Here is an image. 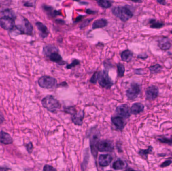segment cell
<instances>
[{
  "mask_svg": "<svg viewBox=\"0 0 172 171\" xmlns=\"http://www.w3.org/2000/svg\"><path fill=\"white\" fill-rule=\"evenodd\" d=\"M14 25L15 21L12 18L3 17L0 19V26L5 30H12Z\"/></svg>",
  "mask_w": 172,
  "mask_h": 171,
  "instance_id": "cell-11",
  "label": "cell"
},
{
  "mask_svg": "<svg viewBox=\"0 0 172 171\" xmlns=\"http://www.w3.org/2000/svg\"><path fill=\"white\" fill-rule=\"evenodd\" d=\"M158 141L162 143H167L169 145L172 144V136H171L170 138H167V137H162L160 139H158Z\"/></svg>",
  "mask_w": 172,
  "mask_h": 171,
  "instance_id": "cell-30",
  "label": "cell"
},
{
  "mask_svg": "<svg viewBox=\"0 0 172 171\" xmlns=\"http://www.w3.org/2000/svg\"><path fill=\"white\" fill-rule=\"evenodd\" d=\"M158 88L155 86H149L145 92L146 100H155L158 96Z\"/></svg>",
  "mask_w": 172,
  "mask_h": 171,
  "instance_id": "cell-12",
  "label": "cell"
},
{
  "mask_svg": "<svg viewBox=\"0 0 172 171\" xmlns=\"http://www.w3.org/2000/svg\"><path fill=\"white\" fill-rule=\"evenodd\" d=\"M84 17V16H80L79 17H78L77 18H76L75 22H79L80 20H81Z\"/></svg>",
  "mask_w": 172,
  "mask_h": 171,
  "instance_id": "cell-41",
  "label": "cell"
},
{
  "mask_svg": "<svg viewBox=\"0 0 172 171\" xmlns=\"http://www.w3.org/2000/svg\"><path fill=\"white\" fill-rule=\"evenodd\" d=\"M150 72L152 74L158 73L162 69V67L159 64H156L149 67Z\"/></svg>",
  "mask_w": 172,
  "mask_h": 171,
  "instance_id": "cell-27",
  "label": "cell"
},
{
  "mask_svg": "<svg viewBox=\"0 0 172 171\" xmlns=\"http://www.w3.org/2000/svg\"><path fill=\"white\" fill-rule=\"evenodd\" d=\"M41 103L44 108L52 113H56L60 108L59 102L54 96H46L42 100Z\"/></svg>",
  "mask_w": 172,
  "mask_h": 171,
  "instance_id": "cell-3",
  "label": "cell"
},
{
  "mask_svg": "<svg viewBox=\"0 0 172 171\" xmlns=\"http://www.w3.org/2000/svg\"><path fill=\"white\" fill-rule=\"evenodd\" d=\"M42 9L44 11L46 12V14L51 18H54L56 17V16L61 15V12L55 10L52 6L44 5L42 6Z\"/></svg>",
  "mask_w": 172,
  "mask_h": 171,
  "instance_id": "cell-16",
  "label": "cell"
},
{
  "mask_svg": "<svg viewBox=\"0 0 172 171\" xmlns=\"http://www.w3.org/2000/svg\"><path fill=\"white\" fill-rule=\"evenodd\" d=\"M112 13L123 22H126L133 16V12L128 6H116L112 8Z\"/></svg>",
  "mask_w": 172,
  "mask_h": 171,
  "instance_id": "cell-2",
  "label": "cell"
},
{
  "mask_svg": "<svg viewBox=\"0 0 172 171\" xmlns=\"http://www.w3.org/2000/svg\"><path fill=\"white\" fill-rule=\"evenodd\" d=\"M108 24V22L105 19H100L98 20H96L93 23L92 25V29H97L100 28H103L107 26Z\"/></svg>",
  "mask_w": 172,
  "mask_h": 171,
  "instance_id": "cell-20",
  "label": "cell"
},
{
  "mask_svg": "<svg viewBox=\"0 0 172 171\" xmlns=\"http://www.w3.org/2000/svg\"><path fill=\"white\" fill-rule=\"evenodd\" d=\"M150 27L152 29H160L162 28L164 24L161 22H158L156 20H151L150 22Z\"/></svg>",
  "mask_w": 172,
  "mask_h": 171,
  "instance_id": "cell-25",
  "label": "cell"
},
{
  "mask_svg": "<svg viewBox=\"0 0 172 171\" xmlns=\"http://www.w3.org/2000/svg\"><path fill=\"white\" fill-rule=\"evenodd\" d=\"M141 92V86L139 84L133 83L126 90V94L128 100H134L137 98Z\"/></svg>",
  "mask_w": 172,
  "mask_h": 171,
  "instance_id": "cell-8",
  "label": "cell"
},
{
  "mask_svg": "<svg viewBox=\"0 0 172 171\" xmlns=\"http://www.w3.org/2000/svg\"><path fill=\"white\" fill-rule=\"evenodd\" d=\"M86 13L88 14H94L96 13V12H95L94 11L90 9H88L86 10Z\"/></svg>",
  "mask_w": 172,
  "mask_h": 171,
  "instance_id": "cell-39",
  "label": "cell"
},
{
  "mask_svg": "<svg viewBox=\"0 0 172 171\" xmlns=\"http://www.w3.org/2000/svg\"><path fill=\"white\" fill-rule=\"evenodd\" d=\"M0 143L5 145L11 144L13 143V139L9 133L1 131L0 132Z\"/></svg>",
  "mask_w": 172,
  "mask_h": 171,
  "instance_id": "cell-19",
  "label": "cell"
},
{
  "mask_svg": "<svg viewBox=\"0 0 172 171\" xmlns=\"http://www.w3.org/2000/svg\"><path fill=\"white\" fill-rule=\"evenodd\" d=\"M56 22L58 23H61V24H65V22L63 20H61V19H58V20H56Z\"/></svg>",
  "mask_w": 172,
  "mask_h": 171,
  "instance_id": "cell-43",
  "label": "cell"
},
{
  "mask_svg": "<svg viewBox=\"0 0 172 171\" xmlns=\"http://www.w3.org/2000/svg\"><path fill=\"white\" fill-rule=\"evenodd\" d=\"M74 1H76V2H79L80 1V0H73Z\"/></svg>",
  "mask_w": 172,
  "mask_h": 171,
  "instance_id": "cell-47",
  "label": "cell"
},
{
  "mask_svg": "<svg viewBox=\"0 0 172 171\" xmlns=\"http://www.w3.org/2000/svg\"><path fill=\"white\" fill-rule=\"evenodd\" d=\"M158 45L162 50L166 51L171 48V43L168 37H162L158 39Z\"/></svg>",
  "mask_w": 172,
  "mask_h": 171,
  "instance_id": "cell-18",
  "label": "cell"
},
{
  "mask_svg": "<svg viewBox=\"0 0 172 171\" xmlns=\"http://www.w3.org/2000/svg\"><path fill=\"white\" fill-rule=\"evenodd\" d=\"M84 116L85 114L84 110H80L77 112H75L72 114V121L75 125L81 126L83 124Z\"/></svg>",
  "mask_w": 172,
  "mask_h": 171,
  "instance_id": "cell-13",
  "label": "cell"
},
{
  "mask_svg": "<svg viewBox=\"0 0 172 171\" xmlns=\"http://www.w3.org/2000/svg\"><path fill=\"white\" fill-rule=\"evenodd\" d=\"M97 151L100 152H110L114 149V145L110 141L104 140L98 141L96 145Z\"/></svg>",
  "mask_w": 172,
  "mask_h": 171,
  "instance_id": "cell-7",
  "label": "cell"
},
{
  "mask_svg": "<svg viewBox=\"0 0 172 171\" xmlns=\"http://www.w3.org/2000/svg\"><path fill=\"white\" fill-rule=\"evenodd\" d=\"M80 64V61L79 60L76 59H75L73 60V61L71 62V63L68 64L66 66V68L67 69H71L72 68L75 67L76 66L79 65Z\"/></svg>",
  "mask_w": 172,
  "mask_h": 171,
  "instance_id": "cell-31",
  "label": "cell"
},
{
  "mask_svg": "<svg viewBox=\"0 0 172 171\" xmlns=\"http://www.w3.org/2000/svg\"><path fill=\"white\" fill-rule=\"evenodd\" d=\"M144 106L141 103H135L133 104L131 108V113L137 115L143 112L144 110Z\"/></svg>",
  "mask_w": 172,
  "mask_h": 171,
  "instance_id": "cell-21",
  "label": "cell"
},
{
  "mask_svg": "<svg viewBox=\"0 0 172 171\" xmlns=\"http://www.w3.org/2000/svg\"><path fill=\"white\" fill-rule=\"evenodd\" d=\"M131 1L135 3H141L142 2V0H131Z\"/></svg>",
  "mask_w": 172,
  "mask_h": 171,
  "instance_id": "cell-44",
  "label": "cell"
},
{
  "mask_svg": "<svg viewBox=\"0 0 172 171\" xmlns=\"http://www.w3.org/2000/svg\"><path fill=\"white\" fill-rule=\"evenodd\" d=\"M156 1L159 4L162 5H166V4L165 0H156Z\"/></svg>",
  "mask_w": 172,
  "mask_h": 171,
  "instance_id": "cell-40",
  "label": "cell"
},
{
  "mask_svg": "<svg viewBox=\"0 0 172 171\" xmlns=\"http://www.w3.org/2000/svg\"><path fill=\"white\" fill-rule=\"evenodd\" d=\"M171 34H172V31H171Z\"/></svg>",
  "mask_w": 172,
  "mask_h": 171,
  "instance_id": "cell-48",
  "label": "cell"
},
{
  "mask_svg": "<svg viewBox=\"0 0 172 171\" xmlns=\"http://www.w3.org/2000/svg\"><path fill=\"white\" fill-rule=\"evenodd\" d=\"M127 164L120 159L115 161L112 164V168L116 170H122L126 168Z\"/></svg>",
  "mask_w": 172,
  "mask_h": 171,
  "instance_id": "cell-23",
  "label": "cell"
},
{
  "mask_svg": "<svg viewBox=\"0 0 172 171\" xmlns=\"http://www.w3.org/2000/svg\"><path fill=\"white\" fill-rule=\"evenodd\" d=\"M117 68L118 76L119 77H122L124 74L125 70L124 66L122 64L119 63L117 65Z\"/></svg>",
  "mask_w": 172,
  "mask_h": 171,
  "instance_id": "cell-26",
  "label": "cell"
},
{
  "mask_svg": "<svg viewBox=\"0 0 172 171\" xmlns=\"http://www.w3.org/2000/svg\"><path fill=\"white\" fill-rule=\"evenodd\" d=\"M4 14L5 15L4 17H9L12 19H15V15L14 13L12 12L11 10H6V11L4 12Z\"/></svg>",
  "mask_w": 172,
  "mask_h": 171,
  "instance_id": "cell-32",
  "label": "cell"
},
{
  "mask_svg": "<svg viewBox=\"0 0 172 171\" xmlns=\"http://www.w3.org/2000/svg\"><path fill=\"white\" fill-rule=\"evenodd\" d=\"M99 136L100 135L98 133H94L92 135H91L90 137L91 153L95 159L97 157V149H96V145L99 141Z\"/></svg>",
  "mask_w": 172,
  "mask_h": 171,
  "instance_id": "cell-9",
  "label": "cell"
},
{
  "mask_svg": "<svg viewBox=\"0 0 172 171\" xmlns=\"http://www.w3.org/2000/svg\"><path fill=\"white\" fill-rule=\"evenodd\" d=\"M27 150L28 151L29 153H31L32 151H33V145L32 143H29L28 145H27Z\"/></svg>",
  "mask_w": 172,
  "mask_h": 171,
  "instance_id": "cell-38",
  "label": "cell"
},
{
  "mask_svg": "<svg viewBox=\"0 0 172 171\" xmlns=\"http://www.w3.org/2000/svg\"><path fill=\"white\" fill-rule=\"evenodd\" d=\"M38 84L42 88L46 89H52L57 85L56 78L50 76H43L38 80Z\"/></svg>",
  "mask_w": 172,
  "mask_h": 171,
  "instance_id": "cell-5",
  "label": "cell"
},
{
  "mask_svg": "<svg viewBox=\"0 0 172 171\" xmlns=\"http://www.w3.org/2000/svg\"><path fill=\"white\" fill-rule=\"evenodd\" d=\"M17 29H18L22 34L26 35H31L33 32V26L26 18H22L20 23H19L16 26Z\"/></svg>",
  "mask_w": 172,
  "mask_h": 171,
  "instance_id": "cell-6",
  "label": "cell"
},
{
  "mask_svg": "<svg viewBox=\"0 0 172 171\" xmlns=\"http://www.w3.org/2000/svg\"><path fill=\"white\" fill-rule=\"evenodd\" d=\"M86 155H85L84 156V161L82 163V168L87 167V165L88 164V162H89V149H87V154H86Z\"/></svg>",
  "mask_w": 172,
  "mask_h": 171,
  "instance_id": "cell-29",
  "label": "cell"
},
{
  "mask_svg": "<svg viewBox=\"0 0 172 171\" xmlns=\"http://www.w3.org/2000/svg\"><path fill=\"white\" fill-rule=\"evenodd\" d=\"M111 121L117 129L121 131H122L126 125L124 118L119 115L111 117Z\"/></svg>",
  "mask_w": 172,
  "mask_h": 171,
  "instance_id": "cell-15",
  "label": "cell"
},
{
  "mask_svg": "<svg viewBox=\"0 0 172 171\" xmlns=\"http://www.w3.org/2000/svg\"><path fill=\"white\" fill-rule=\"evenodd\" d=\"M152 151V147H150L148 149H141L139 151V154L144 157L147 158V156L149 153H150Z\"/></svg>",
  "mask_w": 172,
  "mask_h": 171,
  "instance_id": "cell-28",
  "label": "cell"
},
{
  "mask_svg": "<svg viewBox=\"0 0 172 171\" xmlns=\"http://www.w3.org/2000/svg\"><path fill=\"white\" fill-rule=\"evenodd\" d=\"M98 72H96L92 76L90 81L92 83L96 84L98 81Z\"/></svg>",
  "mask_w": 172,
  "mask_h": 171,
  "instance_id": "cell-33",
  "label": "cell"
},
{
  "mask_svg": "<svg viewBox=\"0 0 172 171\" xmlns=\"http://www.w3.org/2000/svg\"><path fill=\"white\" fill-rule=\"evenodd\" d=\"M100 86L103 88L109 89L113 85V82L108 74V71L104 70L98 72V79Z\"/></svg>",
  "mask_w": 172,
  "mask_h": 171,
  "instance_id": "cell-4",
  "label": "cell"
},
{
  "mask_svg": "<svg viewBox=\"0 0 172 171\" xmlns=\"http://www.w3.org/2000/svg\"><path fill=\"white\" fill-rule=\"evenodd\" d=\"M93 20V18L92 19H87V20L84 21L82 24L80 25V29H84V28H85L86 27H87V26H88L91 21Z\"/></svg>",
  "mask_w": 172,
  "mask_h": 171,
  "instance_id": "cell-34",
  "label": "cell"
},
{
  "mask_svg": "<svg viewBox=\"0 0 172 171\" xmlns=\"http://www.w3.org/2000/svg\"><path fill=\"white\" fill-rule=\"evenodd\" d=\"M36 26L39 31L40 36L42 38H46L48 36L50 31L48 30V27L44 24L41 22H37L36 23Z\"/></svg>",
  "mask_w": 172,
  "mask_h": 171,
  "instance_id": "cell-17",
  "label": "cell"
},
{
  "mask_svg": "<svg viewBox=\"0 0 172 171\" xmlns=\"http://www.w3.org/2000/svg\"><path fill=\"white\" fill-rule=\"evenodd\" d=\"M8 170L7 168H2V169L0 168V170Z\"/></svg>",
  "mask_w": 172,
  "mask_h": 171,
  "instance_id": "cell-46",
  "label": "cell"
},
{
  "mask_svg": "<svg viewBox=\"0 0 172 171\" xmlns=\"http://www.w3.org/2000/svg\"><path fill=\"white\" fill-rule=\"evenodd\" d=\"M4 121V117H3V116L0 115V123H2Z\"/></svg>",
  "mask_w": 172,
  "mask_h": 171,
  "instance_id": "cell-45",
  "label": "cell"
},
{
  "mask_svg": "<svg viewBox=\"0 0 172 171\" xmlns=\"http://www.w3.org/2000/svg\"><path fill=\"white\" fill-rule=\"evenodd\" d=\"M116 112L119 116L123 118H128L131 116V110L127 104H122L117 106L116 109Z\"/></svg>",
  "mask_w": 172,
  "mask_h": 171,
  "instance_id": "cell-10",
  "label": "cell"
},
{
  "mask_svg": "<svg viewBox=\"0 0 172 171\" xmlns=\"http://www.w3.org/2000/svg\"><path fill=\"white\" fill-rule=\"evenodd\" d=\"M44 171H56V169H54L53 167H52V166L48 165H46L44 166Z\"/></svg>",
  "mask_w": 172,
  "mask_h": 171,
  "instance_id": "cell-37",
  "label": "cell"
},
{
  "mask_svg": "<svg viewBox=\"0 0 172 171\" xmlns=\"http://www.w3.org/2000/svg\"><path fill=\"white\" fill-rule=\"evenodd\" d=\"M172 163V161L171 160H167L166 161H165L164 162H163L162 165L160 166V167L164 168L166 167H168Z\"/></svg>",
  "mask_w": 172,
  "mask_h": 171,
  "instance_id": "cell-36",
  "label": "cell"
},
{
  "mask_svg": "<svg viewBox=\"0 0 172 171\" xmlns=\"http://www.w3.org/2000/svg\"><path fill=\"white\" fill-rule=\"evenodd\" d=\"M113 160V157L110 155H101L99 157L98 163L100 166L102 167H107L110 164Z\"/></svg>",
  "mask_w": 172,
  "mask_h": 171,
  "instance_id": "cell-14",
  "label": "cell"
},
{
  "mask_svg": "<svg viewBox=\"0 0 172 171\" xmlns=\"http://www.w3.org/2000/svg\"><path fill=\"white\" fill-rule=\"evenodd\" d=\"M65 112H67V114H71L72 115L74 112H76V110H75V108L72 106V107H69V108H65Z\"/></svg>",
  "mask_w": 172,
  "mask_h": 171,
  "instance_id": "cell-35",
  "label": "cell"
},
{
  "mask_svg": "<svg viewBox=\"0 0 172 171\" xmlns=\"http://www.w3.org/2000/svg\"><path fill=\"white\" fill-rule=\"evenodd\" d=\"M133 52L129 50H124L121 54V58L123 61L130 62L133 59Z\"/></svg>",
  "mask_w": 172,
  "mask_h": 171,
  "instance_id": "cell-22",
  "label": "cell"
},
{
  "mask_svg": "<svg viewBox=\"0 0 172 171\" xmlns=\"http://www.w3.org/2000/svg\"><path fill=\"white\" fill-rule=\"evenodd\" d=\"M148 55H146L145 54H144V55H139L138 56V57L139 58H141V59H145L146 58H148Z\"/></svg>",
  "mask_w": 172,
  "mask_h": 171,
  "instance_id": "cell-42",
  "label": "cell"
},
{
  "mask_svg": "<svg viewBox=\"0 0 172 171\" xmlns=\"http://www.w3.org/2000/svg\"><path fill=\"white\" fill-rule=\"evenodd\" d=\"M97 2L100 7L104 9L110 8L113 3L112 0H97Z\"/></svg>",
  "mask_w": 172,
  "mask_h": 171,
  "instance_id": "cell-24",
  "label": "cell"
},
{
  "mask_svg": "<svg viewBox=\"0 0 172 171\" xmlns=\"http://www.w3.org/2000/svg\"><path fill=\"white\" fill-rule=\"evenodd\" d=\"M58 51V49L56 46L50 44L44 46L43 49V54L44 56L59 65H63L66 64V62L63 59Z\"/></svg>",
  "mask_w": 172,
  "mask_h": 171,
  "instance_id": "cell-1",
  "label": "cell"
}]
</instances>
